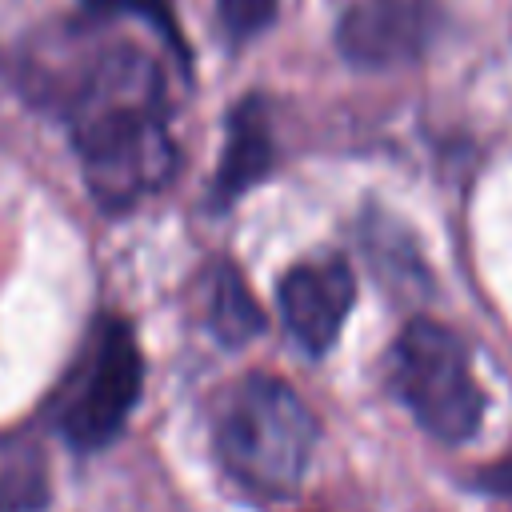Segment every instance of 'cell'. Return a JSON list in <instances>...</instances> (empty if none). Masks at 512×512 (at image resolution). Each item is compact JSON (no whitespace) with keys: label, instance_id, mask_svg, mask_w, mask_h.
I'll return each instance as SVG.
<instances>
[{"label":"cell","instance_id":"1","mask_svg":"<svg viewBox=\"0 0 512 512\" xmlns=\"http://www.w3.org/2000/svg\"><path fill=\"white\" fill-rule=\"evenodd\" d=\"M40 92L68 124L84 184L104 212L136 208L176 176L168 80L136 40H100L72 64L48 68Z\"/></svg>","mask_w":512,"mask_h":512},{"label":"cell","instance_id":"2","mask_svg":"<svg viewBox=\"0 0 512 512\" xmlns=\"http://www.w3.org/2000/svg\"><path fill=\"white\" fill-rule=\"evenodd\" d=\"M320 440V420L300 400V392L268 372L244 376L220 420L216 456L232 480L256 496H292L312 464Z\"/></svg>","mask_w":512,"mask_h":512},{"label":"cell","instance_id":"3","mask_svg":"<svg viewBox=\"0 0 512 512\" xmlns=\"http://www.w3.org/2000/svg\"><path fill=\"white\" fill-rule=\"evenodd\" d=\"M140 388L144 356L136 332L124 316L104 312L96 316L92 332L84 336V348L60 380L48 404V420L76 452H100L124 432Z\"/></svg>","mask_w":512,"mask_h":512},{"label":"cell","instance_id":"4","mask_svg":"<svg viewBox=\"0 0 512 512\" xmlns=\"http://www.w3.org/2000/svg\"><path fill=\"white\" fill-rule=\"evenodd\" d=\"M392 388L416 424L444 440L464 444L480 432L488 396L472 372V356L464 340L436 320H408L388 356Z\"/></svg>","mask_w":512,"mask_h":512},{"label":"cell","instance_id":"5","mask_svg":"<svg viewBox=\"0 0 512 512\" xmlns=\"http://www.w3.org/2000/svg\"><path fill=\"white\" fill-rule=\"evenodd\" d=\"M276 304H280V316H284L292 340L308 356L320 360L336 344V336L356 304V272L340 252L300 260L280 276Z\"/></svg>","mask_w":512,"mask_h":512},{"label":"cell","instance_id":"6","mask_svg":"<svg viewBox=\"0 0 512 512\" xmlns=\"http://www.w3.org/2000/svg\"><path fill=\"white\" fill-rule=\"evenodd\" d=\"M436 0H356L336 28V48L360 68L416 60L436 32Z\"/></svg>","mask_w":512,"mask_h":512},{"label":"cell","instance_id":"7","mask_svg":"<svg viewBox=\"0 0 512 512\" xmlns=\"http://www.w3.org/2000/svg\"><path fill=\"white\" fill-rule=\"evenodd\" d=\"M276 164V144H272V124H268V108L260 96H244L232 112H228V136H224V152L212 176V192L208 204L216 212H224L228 204H236L256 180H264Z\"/></svg>","mask_w":512,"mask_h":512},{"label":"cell","instance_id":"8","mask_svg":"<svg viewBox=\"0 0 512 512\" xmlns=\"http://www.w3.org/2000/svg\"><path fill=\"white\" fill-rule=\"evenodd\" d=\"M200 292H204V324L220 344L240 348V344H248L252 336L264 332V312H260L252 288L244 284V276L236 272V264L212 260L204 268V288Z\"/></svg>","mask_w":512,"mask_h":512},{"label":"cell","instance_id":"9","mask_svg":"<svg viewBox=\"0 0 512 512\" xmlns=\"http://www.w3.org/2000/svg\"><path fill=\"white\" fill-rule=\"evenodd\" d=\"M48 500V472L40 448L4 436L0 440V512H36Z\"/></svg>","mask_w":512,"mask_h":512},{"label":"cell","instance_id":"10","mask_svg":"<svg viewBox=\"0 0 512 512\" xmlns=\"http://www.w3.org/2000/svg\"><path fill=\"white\" fill-rule=\"evenodd\" d=\"M76 12H88V16H132L140 24H148L176 60H188L184 52V40H180V24H176V8L172 0H80Z\"/></svg>","mask_w":512,"mask_h":512},{"label":"cell","instance_id":"11","mask_svg":"<svg viewBox=\"0 0 512 512\" xmlns=\"http://www.w3.org/2000/svg\"><path fill=\"white\" fill-rule=\"evenodd\" d=\"M276 4L280 0H216V12H220L228 40L240 44V40H252L256 32H264L272 24Z\"/></svg>","mask_w":512,"mask_h":512},{"label":"cell","instance_id":"12","mask_svg":"<svg viewBox=\"0 0 512 512\" xmlns=\"http://www.w3.org/2000/svg\"><path fill=\"white\" fill-rule=\"evenodd\" d=\"M472 488L480 492H492V496H512V452L484 464L476 476H472Z\"/></svg>","mask_w":512,"mask_h":512}]
</instances>
